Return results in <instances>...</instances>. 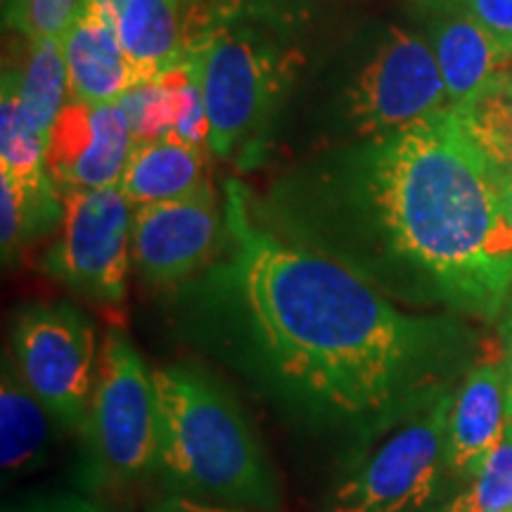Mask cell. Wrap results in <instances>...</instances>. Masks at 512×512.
<instances>
[{
	"label": "cell",
	"mask_w": 512,
	"mask_h": 512,
	"mask_svg": "<svg viewBox=\"0 0 512 512\" xmlns=\"http://www.w3.org/2000/svg\"><path fill=\"white\" fill-rule=\"evenodd\" d=\"M228 259L202 280L192 342L292 425L354 456L451 392L470 332L411 316L342 261L268 228L226 183Z\"/></svg>",
	"instance_id": "6da1fadb"
},
{
	"label": "cell",
	"mask_w": 512,
	"mask_h": 512,
	"mask_svg": "<svg viewBox=\"0 0 512 512\" xmlns=\"http://www.w3.org/2000/svg\"><path fill=\"white\" fill-rule=\"evenodd\" d=\"M259 219L403 302L498 320L512 285L508 174L453 105L304 166Z\"/></svg>",
	"instance_id": "7a4b0ae2"
},
{
	"label": "cell",
	"mask_w": 512,
	"mask_h": 512,
	"mask_svg": "<svg viewBox=\"0 0 512 512\" xmlns=\"http://www.w3.org/2000/svg\"><path fill=\"white\" fill-rule=\"evenodd\" d=\"M157 475L174 494L240 510L278 508L275 472L226 384L197 366L152 370Z\"/></svg>",
	"instance_id": "3957f363"
},
{
	"label": "cell",
	"mask_w": 512,
	"mask_h": 512,
	"mask_svg": "<svg viewBox=\"0 0 512 512\" xmlns=\"http://www.w3.org/2000/svg\"><path fill=\"white\" fill-rule=\"evenodd\" d=\"M200 60L209 114V150L238 155L271 119L290 86L297 53L266 29L223 19L188 46Z\"/></svg>",
	"instance_id": "277c9868"
},
{
	"label": "cell",
	"mask_w": 512,
	"mask_h": 512,
	"mask_svg": "<svg viewBox=\"0 0 512 512\" xmlns=\"http://www.w3.org/2000/svg\"><path fill=\"white\" fill-rule=\"evenodd\" d=\"M86 477L121 486L157 472L159 415L152 373L124 332H107L86 420Z\"/></svg>",
	"instance_id": "5b68a950"
},
{
	"label": "cell",
	"mask_w": 512,
	"mask_h": 512,
	"mask_svg": "<svg viewBox=\"0 0 512 512\" xmlns=\"http://www.w3.org/2000/svg\"><path fill=\"white\" fill-rule=\"evenodd\" d=\"M453 392L401 422L358 453L351 472L330 496L328 512H425L437 503L448 465V413Z\"/></svg>",
	"instance_id": "8992f818"
},
{
	"label": "cell",
	"mask_w": 512,
	"mask_h": 512,
	"mask_svg": "<svg viewBox=\"0 0 512 512\" xmlns=\"http://www.w3.org/2000/svg\"><path fill=\"white\" fill-rule=\"evenodd\" d=\"M60 238L46 268L91 302L117 306L126 299L133 266V207L119 188L64 192Z\"/></svg>",
	"instance_id": "52a82bcc"
},
{
	"label": "cell",
	"mask_w": 512,
	"mask_h": 512,
	"mask_svg": "<svg viewBox=\"0 0 512 512\" xmlns=\"http://www.w3.org/2000/svg\"><path fill=\"white\" fill-rule=\"evenodd\" d=\"M12 358L60 425L83 427L98 373L91 320L69 304L27 306L12 330Z\"/></svg>",
	"instance_id": "ba28073f"
},
{
	"label": "cell",
	"mask_w": 512,
	"mask_h": 512,
	"mask_svg": "<svg viewBox=\"0 0 512 512\" xmlns=\"http://www.w3.org/2000/svg\"><path fill=\"white\" fill-rule=\"evenodd\" d=\"M448 105L432 43L392 27L351 81L344 114L361 140L401 131Z\"/></svg>",
	"instance_id": "9c48e42d"
},
{
	"label": "cell",
	"mask_w": 512,
	"mask_h": 512,
	"mask_svg": "<svg viewBox=\"0 0 512 512\" xmlns=\"http://www.w3.org/2000/svg\"><path fill=\"white\" fill-rule=\"evenodd\" d=\"M228 235L211 183L181 200L133 211V268L152 285H176L211 264Z\"/></svg>",
	"instance_id": "30bf717a"
},
{
	"label": "cell",
	"mask_w": 512,
	"mask_h": 512,
	"mask_svg": "<svg viewBox=\"0 0 512 512\" xmlns=\"http://www.w3.org/2000/svg\"><path fill=\"white\" fill-rule=\"evenodd\" d=\"M131 128L117 102H69L48 133L46 166L57 190L119 188L131 157Z\"/></svg>",
	"instance_id": "8fae6325"
},
{
	"label": "cell",
	"mask_w": 512,
	"mask_h": 512,
	"mask_svg": "<svg viewBox=\"0 0 512 512\" xmlns=\"http://www.w3.org/2000/svg\"><path fill=\"white\" fill-rule=\"evenodd\" d=\"M510 420V389L503 347L467 368L453 392L448 413V465L451 475L472 479L494 448L501 444Z\"/></svg>",
	"instance_id": "7c38bea8"
},
{
	"label": "cell",
	"mask_w": 512,
	"mask_h": 512,
	"mask_svg": "<svg viewBox=\"0 0 512 512\" xmlns=\"http://www.w3.org/2000/svg\"><path fill=\"white\" fill-rule=\"evenodd\" d=\"M432 50L453 107L472 105L512 81V46L463 10H448L434 24Z\"/></svg>",
	"instance_id": "4fadbf2b"
},
{
	"label": "cell",
	"mask_w": 512,
	"mask_h": 512,
	"mask_svg": "<svg viewBox=\"0 0 512 512\" xmlns=\"http://www.w3.org/2000/svg\"><path fill=\"white\" fill-rule=\"evenodd\" d=\"M60 48L74 102L110 105L140 83L121 48L117 22L112 17L79 8L60 36Z\"/></svg>",
	"instance_id": "5bb4252c"
},
{
	"label": "cell",
	"mask_w": 512,
	"mask_h": 512,
	"mask_svg": "<svg viewBox=\"0 0 512 512\" xmlns=\"http://www.w3.org/2000/svg\"><path fill=\"white\" fill-rule=\"evenodd\" d=\"M207 150L209 147L183 143L178 138L136 143L119 190L133 207L188 197L211 183Z\"/></svg>",
	"instance_id": "9a60e30c"
},
{
	"label": "cell",
	"mask_w": 512,
	"mask_h": 512,
	"mask_svg": "<svg viewBox=\"0 0 512 512\" xmlns=\"http://www.w3.org/2000/svg\"><path fill=\"white\" fill-rule=\"evenodd\" d=\"M117 34L138 81L159 79L188 53L183 0H126Z\"/></svg>",
	"instance_id": "2e32d148"
},
{
	"label": "cell",
	"mask_w": 512,
	"mask_h": 512,
	"mask_svg": "<svg viewBox=\"0 0 512 512\" xmlns=\"http://www.w3.org/2000/svg\"><path fill=\"white\" fill-rule=\"evenodd\" d=\"M55 420L22 380L15 358L5 354L0 375V465L5 477L24 475L46 460Z\"/></svg>",
	"instance_id": "e0dca14e"
},
{
	"label": "cell",
	"mask_w": 512,
	"mask_h": 512,
	"mask_svg": "<svg viewBox=\"0 0 512 512\" xmlns=\"http://www.w3.org/2000/svg\"><path fill=\"white\" fill-rule=\"evenodd\" d=\"M62 214V192L50 174L34 181L0 174V245L5 264H12L29 242L53 230Z\"/></svg>",
	"instance_id": "ac0fdd59"
},
{
	"label": "cell",
	"mask_w": 512,
	"mask_h": 512,
	"mask_svg": "<svg viewBox=\"0 0 512 512\" xmlns=\"http://www.w3.org/2000/svg\"><path fill=\"white\" fill-rule=\"evenodd\" d=\"M29 46L27 64L19 74V110L31 131L48 138L60 112L72 102L67 67H64L60 38H48Z\"/></svg>",
	"instance_id": "d6986e66"
},
{
	"label": "cell",
	"mask_w": 512,
	"mask_h": 512,
	"mask_svg": "<svg viewBox=\"0 0 512 512\" xmlns=\"http://www.w3.org/2000/svg\"><path fill=\"white\" fill-rule=\"evenodd\" d=\"M48 138L31 131L19 110V72L5 69L0 95V174L34 181L48 174Z\"/></svg>",
	"instance_id": "ffe728a7"
},
{
	"label": "cell",
	"mask_w": 512,
	"mask_h": 512,
	"mask_svg": "<svg viewBox=\"0 0 512 512\" xmlns=\"http://www.w3.org/2000/svg\"><path fill=\"white\" fill-rule=\"evenodd\" d=\"M441 512H512V415L501 444Z\"/></svg>",
	"instance_id": "44dd1931"
},
{
	"label": "cell",
	"mask_w": 512,
	"mask_h": 512,
	"mask_svg": "<svg viewBox=\"0 0 512 512\" xmlns=\"http://www.w3.org/2000/svg\"><path fill=\"white\" fill-rule=\"evenodd\" d=\"M162 79L174 93V136L171 138L197 147H209V114L197 55L185 53L181 64L166 72Z\"/></svg>",
	"instance_id": "7402d4cb"
},
{
	"label": "cell",
	"mask_w": 512,
	"mask_h": 512,
	"mask_svg": "<svg viewBox=\"0 0 512 512\" xmlns=\"http://www.w3.org/2000/svg\"><path fill=\"white\" fill-rule=\"evenodd\" d=\"M117 105L136 143L174 136V93L162 76L133 86L121 95Z\"/></svg>",
	"instance_id": "603a6c76"
},
{
	"label": "cell",
	"mask_w": 512,
	"mask_h": 512,
	"mask_svg": "<svg viewBox=\"0 0 512 512\" xmlns=\"http://www.w3.org/2000/svg\"><path fill=\"white\" fill-rule=\"evenodd\" d=\"M79 8L81 0H22L12 29L22 31L29 43L60 38Z\"/></svg>",
	"instance_id": "cb8c5ba5"
},
{
	"label": "cell",
	"mask_w": 512,
	"mask_h": 512,
	"mask_svg": "<svg viewBox=\"0 0 512 512\" xmlns=\"http://www.w3.org/2000/svg\"><path fill=\"white\" fill-rule=\"evenodd\" d=\"M456 10H463L503 43L512 46V0H460Z\"/></svg>",
	"instance_id": "d4e9b609"
},
{
	"label": "cell",
	"mask_w": 512,
	"mask_h": 512,
	"mask_svg": "<svg viewBox=\"0 0 512 512\" xmlns=\"http://www.w3.org/2000/svg\"><path fill=\"white\" fill-rule=\"evenodd\" d=\"M15 512H107L100 503L88 501L81 496H55V498H41Z\"/></svg>",
	"instance_id": "484cf974"
},
{
	"label": "cell",
	"mask_w": 512,
	"mask_h": 512,
	"mask_svg": "<svg viewBox=\"0 0 512 512\" xmlns=\"http://www.w3.org/2000/svg\"><path fill=\"white\" fill-rule=\"evenodd\" d=\"M147 512H247L240 508H226V505H214V503H202L195 498L181 496V494H166L157 498L155 503L147 508Z\"/></svg>",
	"instance_id": "4316f807"
},
{
	"label": "cell",
	"mask_w": 512,
	"mask_h": 512,
	"mask_svg": "<svg viewBox=\"0 0 512 512\" xmlns=\"http://www.w3.org/2000/svg\"><path fill=\"white\" fill-rule=\"evenodd\" d=\"M501 347L505 358V373H508V389H510V415H512V285L505 304L501 309Z\"/></svg>",
	"instance_id": "83f0119b"
},
{
	"label": "cell",
	"mask_w": 512,
	"mask_h": 512,
	"mask_svg": "<svg viewBox=\"0 0 512 512\" xmlns=\"http://www.w3.org/2000/svg\"><path fill=\"white\" fill-rule=\"evenodd\" d=\"M124 5H126V0H81V8H91L95 12H100V15L112 17L114 22H117L119 12Z\"/></svg>",
	"instance_id": "f1b7e54d"
},
{
	"label": "cell",
	"mask_w": 512,
	"mask_h": 512,
	"mask_svg": "<svg viewBox=\"0 0 512 512\" xmlns=\"http://www.w3.org/2000/svg\"><path fill=\"white\" fill-rule=\"evenodd\" d=\"M19 5H22V0H3V17H5V24H8V27H12V22L17 19Z\"/></svg>",
	"instance_id": "f546056e"
},
{
	"label": "cell",
	"mask_w": 512,
	"mask_h": 512,
	"mask_svg": "<svg viewBox=\"0 0 512 512\" xmlns=\"http://www.w3.org/2000/svg\"><path fill=\"white\" fill-rule=\"evenodd\" d=\"M418 3L427 5V8L448 12V10H456L458 5H460V0H418Z\"/></svg>",
	"instance_id": "4dcf8cb0"
}]
</instances>
